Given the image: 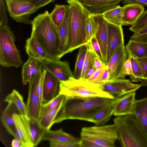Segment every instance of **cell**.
Wrapping results in <instances>:
<instances>
[{
    "label": "cell",
    "mask_w": 147,
    "mask_h": 147,
    "mask_svg": "<svg viewBox=\"0 0 147 147\" xmlns=\"http://www.w3.org/2000/svg\"><path fill=\"white\" fill-rule=\"evenodd\" d=\"M122 8L123 25H132L145 11L144 6L137 3H130Z\"/></svg>",
    "instance_id": "18"
},
{
    "label": "cell",
    "mask_w": 147,
    "mask_h": 147,
    "mask_svg": "<svg viewBox=\"0 0 147 147\" xmlns=\"http://www.w3.org/2000/svg\"><path fill=\"white\" fill-rule=\"evenodd\" d=\"M86 39L89 43L94 36L95 32L94 23L92 13L89 15L86 20Z\"/></svg>",
    "instance_id": "37"
},
{
    "label": "cell",
    "mask_w": 147,
    "mask_h": 147,
    "mask_svg": "<svg viewBox=\"0 0 147 147\" xmlns=\"http://www.w3.org/2000/svg\"><path fill=\"white\" fill-rule=\"evenodd\" d=\"M5 0H0V25H7L8 18Z\"/></svg>",
    "instance_id": "40"
},
{
    "label": "cell",
    "mask_w": 147,
    "mask_h": 147,
    "mask_svg": "<svg viewBox=\"0 0 147 147\" xmlns=\"http://www.w3.org/2000/svg\"><path fill=\"white\" fill-rule=\"evenodd\" d=\"M119 98L102 107L93 117L90 122L96 125H104L113 115L114 109Z\"/></svg>",
    "instance_id": "23"
},
{
    "label": "cell",
    "mask_w": 147,
    "mask_h": 147,
    "mask_svg": "<svg viewBox=\"0 0 147 147\" xmlns=\"http://www.w3.org/2000/svg\"><path fill=\"white\" fill-rule=\"evenodd\" d=\"M91 13H102L117 6L121 0H79Z\"/></svg>",
    "instance_id": "17"
},
{
    "label": "cell",
    "mask_w": 147,
    "mask_h": 147,
    "mask_svg": "<svg viewBox=\"0 0 147 147\" xmlns=\"http://www.w3.org/2000/svg\"><path fill=\"white\" fill-rule=\"evenodd\" d=\"M90 42L96 55L103 61L102 55L100 46L94 36L92 38Z\"/></svg>",
    "instance_id": "42"
},
{
    "label": "cell",
    "mask_w": 147,
    "mask_h": 147,
    "mask_svg": "<svg viewBox=\"0 0 147 147\" xmlns=\"http://www.w3.org/2000/svg\"><path fill=\"white\" fill-rule=\"evenodd\" d=\"M129 58L124 45L117 48L106 64L109 73V81L124 78L125 62Z\"/></svg>",
    "instance_id": "11"
},
{
    "label": "cell",
    "mask_w": 147,
    "mask_h": 147,
    "mask_svg": "<svg viewBox=\"0 0 147 147\" xmlns=\"http://www.w3.org/2000/svg\"><path fill=\"white\" fill-rule=\"evenodd\" d=\"M133 114L147 135V96L143 99H136Z\"/></svg>",
    "instance_id": "21"
},
{
    "label": "cell",
    "mask_w": 147,
    "mask_h": 147,
    "mask_svg": "<svg viewBox=\"0 0 147 147\" xmlns=\"http://www.w3.org/2000/svg\"><path fill=\"white\" fill-rule=\"evenodd\" d=\"M65 98V96H64L55 108L40 114L38 120L43 128L46 130H49L54 124L55 119L63 105Z\"/></svg>",
    "instance_id": "27"
},
{
    "label": "cell",
    "mask_w": 147,
    "mask_h": 147,
    "mask_svg": "<svg viewBox=\"0 0 147 147\" xmlns=\"http://www.w3.org/2000/svg\"><path fill=\"white\" fill-rule=\"evenodd\" d=\"M124 73L125 76H131L132 74V65L130 57L128 58L125 62Z\"/></svg>",
    "instance_id": "45"
},
{
    "label": "cell",
    "mask_w": 147,
    "mask_h": 147,
    "mask_svg": "<svg viewBox=\"0 0 147 147\" xmlns=\"http://www.w3.org/2000/svg\"><path fill=\"white\" fill-rule=\"evenodd\" d=\"M131 62L132 74L130 78L133 82H140L143 79V74L141 67L136 58L130 57Z\"/></svg>",
    "instance_id": "35"
},
{
    "label": "cell",
    "mask_w": 147,
    "mask_h": 147,
    "mask_svg": "<svg viewBox=\"0 0 147 147\" xmlns=\"http://www.w3.org/2000/svg\"><path fill=\"white\" fill-rule=\"evenodd\" d=\"M42 67L41 63L36 59L29 57L22 67V81L23 85L29 83Z\"/></svg>",
    "instance_id": "24"
},
{
    "label": "cell",
    "mask_w": 147,
    "mask_h": 147,
    "mask_svg": "<svg viewBox=\"0 0 147 147\" xmlns=\"http://www.w3.org/2000/svg\"><path fill=\"white\" fill-rule=\"evenodd\" d=\"M80 137L101 147H115V142L118 138L117 127L114 123L83 127L81 129Z\"/></svg>",
    "instance_id": "7"
},
{
    "label": "cell",
    "mask_w": 147,
    "mask_h": 147,
    "mask_svg": "<svg viewBox=\"0 0 147 147\" xmlns=\"http://www.w3.org/2000/svg\"><path fill=\"white\" fill-rule=\"evenodd\" d=\"M79 145V147H101L93 142L82 138H80Z\"/></svg>",
    "instance_id": "44"
},
{
    "label": "cell",
    "mask_w": 147,
    "mask_h": 147,
    "mask_svg": "<svg viewBox=\"0 0 147 147\" xmlns=\"http://www.w3.org/2000/svg\"><path fill=\"white\" fill-rule=\"evenodd\" d=\"M114 99L100 97L85 100L69 99L65 97L63 105L54 123H59L67 119H78L90 122L94 115L102 107Z\"/></svg>",
    "instance_id": "1"
},
{
    "label": "cell",
    "mask_w": 147,
    "mask_h": 147,
    "mask_svg": "<svg viewBox=\"0 0 147 147\" xmlns=\"http://www.w3.org/2000/svg\"><path fill=\"white\" fill-rule=\"evenodd\" d=\"M14 105L8 103L7 106L3 111L1 120L2 123L8 132L13 136L16 130L15 121L13 117L14 113L13 107Z\"/></svg>",
    "instance_id": "29"
},
{
    "label": "cell",
    "mask_w": 147,
    "mask_h": 147,
    "mask_svg": "<svg viewBox=\"0 0 147 147\" xmlns=\"http://www.w3.org/2000/svg\"><path fill=\"white\" fill-rule=\"evenodd\" d=\"M102 14L107 21L119 26H123L122 8L119 5L104 12Z\"/></svg>",
    "instance_id": "31"
},
{
    "label": "cell",
    "mask_w": 147,
    "mask_h": 147,
    "mask_svg": "<svg viewBox=\"0 0 147 147\" xmlns=\"http://www.w3.org/2000/svg\"><path fill=\"white\" fill-rule=\"evenodd\" d=\"M67 5L56 4L53 10L49 13L52 21L57 29L64 19L66 12Z\"/></svg>",
    "instance_id": "32"
},
{
    "label": "cell",
    "mask_w": 147,
    "mask_h": 147,
    "mask_svg": "<svg viewBox=\"0 0 147 147\" xmlns=\"http://www.w3.org/2000/svg\"><path fill=\"white\" fill-rule=\"evenodd\" d=\"M121 1L122 3L124 4H126L132 3H137L147 7V0H121Z\"/></svg>",
    "instance_id": "50"
},
{
    "label": "cell",
    "mask_w": 147,
    "mask_h": 147,
    "mask_svg": "<svg viewBox=\"0 0 147 147\" xmlns=\"http://www.w3.org/2000/svg\"><path fill=\"white\" fill-rule=\"evenodd\" d=\"M31 37H34L47 53L48 58L59 59L60 38L58 29L52 21L47 11L32 21Z\"/></svg>",
    "instance_id": "2"
},
{
    "label": "cell",
    "mask_w": 147,
    "mask_h": 147,
    "mask_svg": "<svg viewBox=\"0 0 147 147\" xmlns=\"http://www.w3.org/2000/svg\"><path fill=\"white\" fill-rule=\"evenodd\" d=\"M25 48L29 57L37 60L48 57L47 52L34 37L30 36L26 39Z\"/></svg>",
    "instance_id": "25"
},
{
    "label": "cell",
    "mask_w": 147,
    "mask_h": 147,
    "mask_svg": "<svg viewBox=\"0 0 147 147\" xmlns=\"http://www.w3.org/2000/svg\"><path fill=\"white\" fill-rule=\"evenodd\" d=\"M10 16L18 22L31 24L30 15L40 8L28 0H5Z\"/></svg>",
    "instance_id": "9"
},
{
    "label": "cell",
    "mask_w": 147,
    "mask_h": 147,
    "mask_svg": "<svg viewBox=\"0 0 147 147\" xmlns=\"http://www.w3.org/2000/svg\"><path fill=\"white\" fill-rule=\"evenodd\" d=\"M49 145L51 147H79V143H63L50 141Z\"/></svg>",
    "instance_id": "43"
},
{
    "label": "cell",
    "mask_w": 147,
    "mask_h": 147,
    "mask_svg": "<svg viewBox=\"0 0 147 147\" xmlns=\"http://www.w3.org/2000/svg\"><path fill=\"white\" fill-rule=\"evenodd\" d=\"M125 46L129 57L139 59L147 57V45L130 39Z\"/></svg>",
    "instance_id": "28"
},
{
    "label": "cell",
    "mask_w": 147,
    "mask_h": 147,
    "mask_svg": "<svg viewBox=\"0 0 147 147\" xmlns=\"http://www.w3.org/2000/svg\"><path fill=\"white\" fill-rule=\"evenodd\" d=\"M4 101L8 103L14 104L20 115L27 116L26 105L24 102L22 96L17 90L13 89L6 96Z\"/></svg>",
    "instance_id": "30"
},
{
    "label": "cell",
    "mask_w": 147,
    "mask_h": 147,
    "mask_svg": "<svg viewBox=\"0 0 147 147\" xmlns=\"http://www.w3.org/2000/svg\"><path fill=\"white\" fill-rule=\"evenodd\" d=\"M63 96V95H61L58 93L54 98L49 102L45 103H43L40 114L55 108L58 104Z\"/></svg>",
    "instance_id": "38"
},
{
    "label": "cell",
    "mask_w": 147,
    "mask_h": 147,
    "mask_svg": "<svg viewBox=\"0 0 147 147\" xmlns=\"http://www.w3.org/2000/svg\"><path fill=\"white\" fill-rule=\"evenodd\" d=\"M130 40L147 45V33L135 37H131Z\"/></svg>",
    "instance_id": "49"
},
{
    "label": "cell",
    "mask_w": 147,
    "mask_h": 147,
    "mask_svg": "<svg viewBox=\"0 0 147 147\" xmlns=\"http://www.w3.org/2000/svg\"><path fill=\"white\" fill-rule=\"evenodd\" d=\"M70 25L69 7L68 4L64 19L58 28L60 41L58 56L59 59L68 53L70 41Z\"/></svg>",
    "instance_id": "15"
},
{
    "label": "cell",
    "mask_w": 147,
    "mask_h": 147,
    "mask_svg": "<svg viewBox=\"0 0 147 147\" xmlns=\"http://www.w3.org/2000/svg\"><path fill=\"white\" fill-rule=\"evenodd\" d=\"M113 122L122 147H147V135L134 114L116 116Z\"/></svg>",
    "instance_id": "3"
},
{
    "label": "cell",
    "mask_w": 147,
    "mask_h": 147,
    "mask_svg": "<svg viewBox=\"0 0 147 147\" xmlns=\"http://www.w3.org/2000/svg\"><path fill=\"white\" fill-rule=\"evenodd\" d=\"M43 68L55 76L60 82L68 80L74 77L67 61H61L60 59H54L47 57L37 60Z\"/></svg>",
    "instance_id": "12"
},
{
    "label": "cell",
    "mask_w": 147,
    "mask_h": 147,
    "mask_svg": "<svg viewBox=\"0 0 147 147\" xmlns=\"http://www.w3.org/2000/svg\"><path fill=\"white\" fill-rule=\"evenodd\" d=\"M98 85L102 90L108 93L115 98L129 92L136 91L142 86L141 84H134L130 80L124 78L109 81Z\"/></svg>",
    "instance_id": "10"
},
{
    "label": "cell",
    "mask_w": 147,
    "mask_h": 147,
    "mask_svg": "<svg viewBox=\"0 0 147 147\" xmlns=\"http://www.w3.org/2000/svg\"><path fill=\"white\" fill-rule=\"evenodd\" d=\"M107 53L106 65L116 49L124 45V35L122 26L107 21Z\"/></svg>",
    "instance_id": "13"
},
{
    "label": "cell",
    "mask_w": 147,
    "mask_h": 147,
    "mask_svg": "<svg viewBox=\"0 0 147 147\" xmlns=\"http://www.w3.org/2000/svg\"><path fill=\"white\" fill-rule=\"evenodd\" d=\"M106 63L101 60L97 55L94 58L92 66L96 69H97L105 65Z\"/></svg>",
    "instance_id": "48"
},
{
    "label": "cell",
    "mask_w": 147,
    "mask_h": 147,
    "mask_svg": "<svg viewBox=\"0 0 147 147\" xmlns=\"http://www.w3.org/2000/svg\"><path fill=\"white\" fill-rule=\"evenodd\" d=\"M58 93L69 99L85 100L96 97L115 99L98 85L74 77L60 82Z\"/></svg>",
    "instance_id": "5"
},
{
    "label": "cell",
    "mask_w": 147,
    "mask_h": 147,
    "mask_svg": "<svg viewBox=\"0 0 147 147\" xmlns=\"http://www.w3.org/2000/svg\"><path fill=\"white\" fill-rule=\"evenodd\" d=\"M70 15V41L68 53L88 43L86 39V20L91 13L79 0H67Z\"/></svg>",
    "instance_id": "4"
},
{
    "label": "cell",
    "mask_w": 147,
    "mask_h": 147,
    "mask_svg": "<svg viewBox=\"0 0 147 147\" xmlns=\"http://www.w3.org/2000/svg\"><path fill=\"white\" fill-rule=\"evenodd\" d=\"M96 69L93 67H90L86 73L83 79L86 80L89 78L95 72Z\"/></svg>",
    "instance_id": "51"
},
{
    "label": "cell",
    "mask_w": 147,
    "mask_h": 147,
    "mask_svg": "<svg viewBox=\"0 0 147 147\" xmlns=\"http://www.w3.org/2000/svg\"><path fill=\"white\" fill-rule=\"evenodd\" d=\"M11 146L13 147H24L23 144L21 141L15 138L12 141Z\"/></svg>",
    "instance_id": "52"
},
{
    "label": "cell",
    "mask_w": 147,
    "mask_h": 147,
    "mask_svg": "<svg viewBox=\"0 0 147 147\" xmlns=\"http://www.w3.org/2000/svg\"><path fill=\"white\" fill-rule=\"evenodd\" d=\"M13 117L17 130L24 147H34L30 138L26 124L22 115L14 113Z\"/></svg>",
    "instance_id": "26"
},
{
    "label": "cell",
    "mask_w": 147,
    "mask_h": 147,
    "mask_svg": "<svg viewBox=\"0 0 147 147\" xmlns=\"http://www.w3.org/2000/svg\"><path fill=\"white\" fill-rule=\"evenodd\" d=\"M87 48L86 46L80 48L76 63L74 73V77L77 79H80L82 67L86 56Z\"/></svg>",
    "instance_id": "33"
},
{
    "label": "cell",
    "mask_w": 147,
    "mask_h": 147,
    "mask_svg": "<svg viewBox=\"0 0 147 147\" xmlns=\"http://www.w3.org/2000/svg\"><path fill=\"white\" fill-rule=\"evenodd\" d=\"M106 67V65L96 69L94 74L86 80L89 82L93 83L98 78Z\"/></svg>",
    "instance_id": "46"
},
{
    "label": "cell",
    "mask_w": 147,
    "mask_h": 147,
    "mask_svg": "<svg viewBox=\"0 0 147 147\" xmlns=\"http://www.w3.org/2000/svg\"><path fill=\"white\" fill-rule=\"evenodd\" d=\"M46 70L42 67L29 82V91L26 105L27 116L39 119L42 100L43 83Z\"/></svg>",
    "instance_id": "8"
},
{
    "label": "cell",
    "mask_w": 147,
    "mask_h": 147,
    "mask_svg": "<svg viewBox=\"0 0 147 147\" xmlns=\"http://www.w3.org/2000/svg\"><path fill=\"white\" fill-rule=\"evenodd\" d=\"M147 26V10L143 13L129 29L134 33L141 30Z\"/></svg>",
    "instance_id": "36"
},
{
    "label": "cell",
    "mask_w": 147,
    "mask_h": 147,
    "mask_svg": "<svg viewBox=\"0 0 147 147\" xmlns=\"http://www.w3.org/2000/svg\"><path fill=\"white\" fill-rule=\"evenodd\" d=\"M14 34L7 25H0V64L5 67L17 68L23 63L15 44Z\"/></svg>",
    "instance_id": "6"
},
{
    "label": "cell",
    "mask_w": 147,
    "mask_h": 147,
    "mask_svg": "<svg viewBox=\"0 0 147 147\" xmlns=\"http://www.w3.org/2000/svg\"><path fill=\"white\" fill-rule=\"evenodd\" d=\"M26 125L29 136L34 147L37 146L46 130L40 125L38 119L22 115Z\"/></svg>",
    "instance_id": "19"
},
{
    "label": "cell",
    "mask_w": 147,
    "mask_h": 147,
    "mask_svg": "<svg viewBox=\"0 0 147 147\" xmlns=\"http://www.w3.org/2000/svg\"><path fill=\"white\" fill-rule=\"evenodd\" d=\"M136 94V91L131 92L119 97L113 115L117 116L133 114Z\"/></svg>",
    "instance_id": "20"
},
{
    "label": "cell",
    "mask_w": 147,
    "mask_h": 147,
    "mask_svg": "<svg viewBox=\"0 0 147 147\" xmlns=\"http://www.w3.org/2000/svg\"><path fill=\"white\" fill-rule=\"evenodd\" d=\"M80 139L65 132L61 128L54 131L46 130L42 140L58 142L78 143Z\"/></svg>",
    "instance_id": "22"
},
{
    "label": "cell",
    "mask_w": 147,
    "mask_h": 147,
    "mask_svg": "<svg viewBox=\"0 0 147 147\" xmlns=\"http://www.w3.org/2000/svg\"><path fill=\"white\" fill-rule=\"evenodd\" d=\"M92 14L95 25L94 36L100 46L103 61L106 64L107 41V21L104 18L102 13Z\"/></svg>",
    "instance_id": "14"
},
{
    "label": "cell",
    "mask_w": 147,
    "mask_h": 147,
    "mask_svg": "<svg viewBox=\"0 0 147 147\" xmlns=\"http://www.w3.org/2000/svg\"><path fill=\"white\" fill-rule=\"evenodd\" d=\"M59 83L57 78L46 70L43 83V102H49L57 95Z\"/></svg>",
    "instance_id": "16"
},
{
    "label": "cell",
    "mask_w": 147,
    "mask_h": 147,
    "mask_svg": "<svg viewBox=\"0 0 147 147\" xmlns=\"http://www.w3.org/2000/svg\"><path fill=\"white\" fill-rule=\"evenodd\" d=\"M143 74V79L140 82L141 86H147V57L142 58L136 59Z\"/></svg>",
    "instance_id": "39"
},
{
    "label": "cell",
    "mask_w": 147,
    "mask_h": 147,
    "mask_svg": "<svg viewBox=\"0 0 147 147\" xmlns=\"http://www.w3.org/2000/svg\"><path fill=\"white\" fill-rule=\"evenodd\" d=\"M109 73L106 65L99 76L93 83L98 85L102 84L109 80Z\"/></svg>",
    "instance_id": "41"
},
{
    "label": "cell",
    "mask_w": 147,
    "mask_h": 147,
    "mask_svg": "<svg viewBox=\"0 0 147 147\" xmlns=\"http://www.w3.org/2000/svg\"><path fill=\"white\" fill-rule=\"evenodd\" d=\"M86 46L87 48V51L82 70L80 78L81 79H83L88 69L90 67H93V59L94 56L96 55L90 42Z\"/></svg>",
    "instance_id": "34"
},
{
    "label": "cell",
    "mask_w": 147,
    "mask_h": 147,
    "mask_svg": "<svg viewBox=\"0 0 147 147\" xmlns=\"http://www.w3.org/2000/svg\"><path fill=\"white\" fill-rule=\"evenodd\" d=\"M147 33V26L141 30L136 32L134 33L131 37H135Z\"/></svg>",
    "instance_id": "53"
},
{
    "label": "cell",
    "mask_w": 147,
    "mask_h": 147,
    "mask_svg": "<svg viewBox=\"0 0 147 147\" xmlns=\"http://www.w3.org/2000/svg\"><path fill=\"white\" fill-rule=\"evenodd\" d=\"M40 8L54 1L55 0H28Z\"/></svg>",
    "instance_id": "47"
}]
</instances>
